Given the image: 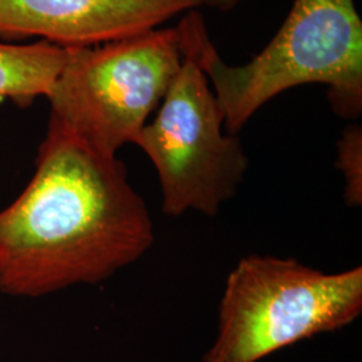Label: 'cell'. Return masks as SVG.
<instances>
[{
  "label": "cell",
  "mask_w": 362,
  "mask_h": 362,
  "mask_svg": "<svg viewBox=\"0 0 362 362\" xmlns=\"http://www.w3.org/2000/svg\"><path fill=\"white\" fill-rule=\"evenodd\" d=\"M153 242L146 203L124 163L49 121L31 180L0 211V293L39 298L98 285Z\"/></svg>",
  "instance_id": "1"
},
{
  "label": "cell",
  "mask_w": 362,
  "mask_h": 362,
  "mask_svg": "<svg viewBox=\"0 0 362 362\" xmlns=\"http://www.w3.org/2000/svg\"><path fill=\"white\" fill-rule=\"evenodd\" d=\"M215 93L224 128L238 134L259 109L281 93L320 83L342 118L362 110V21L354 0H294L275 37L245 65H227L208 35L202 15L177 25Z\"/></svg>",
  "instance_id": "2"
},
{
  "label": "cell",
  "mask_w": 362,
  "mask_h": 362,
  "mask_svg": "<svg viewBox=\"0 0 362 362\" xmlns=\"http://www.w3.org/2000/svg\"><path fill=\"white\" fill-rule=\"evenodd\" d=\"M361 311V267L325 272L294 258L250 255L226 281L218 337L204 362H258L342 329Z\"/></svg>",
  "instance_id": "3"
},
{
  "label": "cell",
  "mask_w": 362,
  "mask_h": 362,
  "mask_svg": "<svg viewBox=\"0 0 362 362\" xmlns=\"http://www.w3.org/2000/svg\"><path fill=\"white\" fill-rule=\"evenodd\" d=\"M66 50L47 97L50 121L107 156L136 143L184 59L177 26Z\"/></svg>",
  "instance_id": "4"
},
{
  "label": "cell",
  "mask_w": 362,
  "mask_h": 362,
  "mask_svg": "<svg viewBox=\"0 0 362 362\" xmlns=\"http://www.w3.org/2000/svg\"><path fill=\"white\" fill-rule=\"evenodd\" d=\"M182 52L177 76L134 144L157 170L163 212L215 216L238 192L248 157L238 136L224 133L223 112L194 54L184 46Z\"/></svg>",
  "instance_id": "5"
},
{
  "label": "cell",
  "mask_w": 362,
  "mask_h": 362,
  "mask_svg": "<svg viewBox=\"0 0 362 362\" xmlns=\"http://www.w3.org/2000/svg\"><path fill=\"white\" fill-rule=\"evenodd\" d=\"M200 0H0V35L90 47L163 26Z\"/></svg>",
  "instance_id": "6"
},
{
  "label": "cell",
  "mask_w": 362,
  "mask_h": 362,
  "mask_svg": "<svg viewBox=\"0 0 362 362\" xmlns=\"http://www.w3.org/2000/svg\"><path fill=\"white\" fill-rule=\"evenodd\" d=\"M67 50L42 40L30 45L0 43V98L21 106L49 97L65 65Z\"/></svg>",
  "instance_id": "7"
},
{
  "label": "cell",
  "mask_w": 362,
  "mask_h": 362,
  "mask_svg": "<svg viewBox=\"0 0 362 362\" xmlns=\"http://www.w3.org/2000/svg\"><path fill=\"white\" fill-rule=\"evenodd\" d=\"M336 167L345 179V200L349 207L362 203V129L353 124L342 132L337 144Z\"/></svg>",
  "instance_id": "8"
},
{
  "label": "cell",
  "mask_w": 362,
  "mask_h": 362,
  "mask_svg": "<svg viewBox=\"0 0 362 362\" xmlns=\"http://www.w3.org/2000/svg\"><path fill=\"white\" fill-rule=\"evenodd\" d=\"M240 0H200L202 6H209L220 11H230Z\"/></svg>",
  "instance_id": "9"
}]
</instances>
